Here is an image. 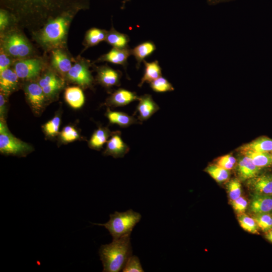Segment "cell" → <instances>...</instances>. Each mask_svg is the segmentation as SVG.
Returning <instances> with one entry per match:
<instances>
[{"label": "cell", "instance_id": "obj_10", "mask_svg": "<svg viewBox=\"0 0 272 272\" xmlns=\"http://www.w3.org/2000/svg\"><path fill=\"white\" fill-rule=\"evenodd\" d=\"M139 103L135 113L138 112V120L141 122L149 119L160 109L150 94H145L138 98Z\"/></svg>", "mask_w": 272, "mask_h": 272}, {"label": "cell", "instance_id": "obj_34", "mask_svg": "<svg viewBox=\"0 0 272 272\" xmlns=\"http://www.w3.org/2000/svg\"><path fill=\"white\" fill-rule=\"evenodd\" d=\"M59 137L63 142L67 143L78 140L80 138V135L75 127L67 125L60 132Z\"/></svg>", "mask_w": 272, "mask_h": 272}, {"label": "cell", "instance_id": "obj_14", "mask_svg": "<svg viewBox=\"0 0 272 272\" xmlns=\"http://www.w3.org/2000/svg\"><path fill=\"white\" fill-rule=\"evenodd\" d=\"M131 55V49L113 48L108 52L101 56L99 61H107L113 64L121 65L126 71L127 59Z\"/></svg>", "mask_w": 272, "mask_h": 272}, {"label": "cell", "instance_id": "obj_27", "mask_svg": "<svg viewBox=\"0 0 272 272\" xmlns=\"http://www.w3.org/2000/svg\"><path fill=\"white\" fill-rule=\"evenodd\" d=\"M52 63L54 67L61 74L67 73L72 66L69 58L59 49L52 51Z\"/></svg>", "mask_w": 272, "mask_h": 272}, {"label": "cell", "instance_id": "obj_2", "mask_svg": "<svg viewBox=\"0 0 272 272\" xmlns=\"http://www.w3.org/2000/svg\"><path fill=\"white\" fill-rule=\"evenodd\" d=\"M130 235L113 239L109 244L102 245L99 254L103 264V272L121 271L132 255Z\"/></svg>", "mask_w": 272, "mask_h": 272}, {"label": "cell", "instance_id": "obj_12", "mask_svg": "<svg viewBox=\"0 0 272 272\" xmlns=\"http://www.w3.org/2000/svg\"><path fill=\"white\" fill-rule=\"evenodd\" d=\"M121 73L108 66H102L97 70V79L103 86L110 88L120 85Z\"/></svg>", "mask_w": 272, "mask_h": 272}, {"label": "cell", "instance_id": "obj_39", "mask_svg": "<svg viewBox=\"0 0 272 272\" xmlns=\"http://www.w3.org/2000/svg\"><path fill=\"white\" fill-rule=\"evenodd\" d=\"M63 83H58L42 88L45 96L51 97L54 95L62 87Z\"/></svg>", "mask_w": 272, "mask_h": 272}, {"label": "cell", "instance_id": "obj_41", "mask_svg": "<svg viewBox=\"0 0 272 272\" xmlns=\"http://www.w3.org/2000/svg\"><path fill=\"white\" fill-rule=\"evenodd\" d=\"M9 23V16L7 12L2 9L0 12V29L3 30Z\"/></svg>", "mask_w": 272, "mask_h": 272}, {"label": "cell", "instance_id": "obj_1", "mask_svg": "<svg viewBox=\"0 0 272 272\" xmlns=\"http://www.w3.org/2000/svg\"><path fill=\"white\" fill-rule=\"evenodd\" d=\"M1 5L18 24L35 31L58 17H72L89 0H1Z\"/></svg>", "mask_w": 272, "mask_h": 272}, {"label": "cell", "instance_id": "obj_15", "mask_svg": "<svg viewBox=\"0 0 272 272\" xmlns=\"http://www.w3.org/2000/svg\"><path fill=\"white\" fill-rule=\"evenodd\" d=\"M238 163L237 171L239 177L242 180L251 179L257 176L260 168L256 166L252 160L243 155Z\"/></svg>", "mask_w": 272, "mask_h": 272}, {"label": "cell", "instance_id": "obj_43", "mask_svg": "<svg viewBox=\"0 0 272 272\" xmlns=\"http://www.w3.org/2000/svg\"><path fill=\"white\" fill-rule=\"evenodd\" d=\"M6 112V104L5 98L2 92L0 94V115L1 119H3V117Z\"/></svg>", "mask_w": 272, "mask_h": 272}, {"label": "cell", "instance_id": "obj_47", "mask_svg": "<svg viewBox=\"0 0 272 272\" xmlns=\"http://www.w3.org/2000/svg\"><path fill=\"white\" fill-rule=\"evenodd\" d=\"M271 155H272V154H271Z\"/></svg>", "mask_w": 272, "mask_h": 272}, {"label": "cell", "instance_id": "obj_42", "mask_svg": "<svg viewBox=\"0 0 272 272\" xmlns=\"http://www.w3.org/2000/svg\"><path fill=\"white\" fill-rule=\"evenodd\" d=\"M217 165L228 170L232 169L234 165L231 163L225 156L221 157L218 160Z\"/></svg>", "mask_w": 272, "mask_h": 272}, {"label": "cell", "instance_id": "obj_23", "mask_svg": "<svg viewBox=\"0 0 272 272\" xmlns=\"http://www.w3.org/2000/svg\"><path fill=\"white\" fill-rule=\"evenodd\" d=\"M112 133L108 128L99 126L94 131L89 141L90 148L97 150H100L103 145L107 142Z\"/></svg>", "mask_w": 272, "mask_h": 272}, {"label": "cell", "instance_id": "obj_45", "mask_svg": "<svg viewBox=\"0 0 272 272\" xmlns=\"http://www.w3.org/2000/svg\"><path fill=\"white\" fill-rule=\"evenodd\" d=\"M265 238L270 242L272 243V229L267 232L265 235Z\"/></svg>", "mask_w": 272, "mask_h": 272}, {"label": "cell", "instance_id": "obj_24", "mask_svg": "<svg viewBox=\"0 0 272 272\" xmlns=\"http://www.w3.org/2000/svg\"><path fill=\"white\" fill-rule=\"evenodd\" d=\"M64 98L67 104L75 109L81 108L85 102V97L82 90L77 87L66 88Z\"/></svg>", "mask_w": 272, "mask_h": 272}, {"label": "cell", "instance_id": "obj_44", "mask_svg": "<svg viewBox=\"0 0 272 272\" xmlns=\"http://www.w3.org/2000/svg\"><path fill=\"white\" fill-rule=\"evenodd\" d=\"M235 0H207L208 4L210 6H214L219 4L230 2Z\"/></svg>", "mask_w": 272, "mask_h": 272}, {"label": "cell", "instance_id": "obj_46", "mask_svg": "<svg viewBox=\"0 0 272 272\" xmlns=\"http://www.w3.org/2000/svg\"><path fill=\"white\" fill-rule=\"evenodd\" d=\"M129 1V0H124V1H123V4L124 5V4H125L126 2H127Z\"/></svg>", "mask_w": 272, "mask_h": 272}, {"label": "cell", "instance_id": "obj_4", "mask_svg": "<svg viewBox=\"0 0 272 272\" xmlns=\"http://www.w3.org/2000/svg\"><path fill=\"white\" fill-rule=\"evenodd\" d=\"M72 17H60L47 23L38 34L39 41L47 46H54L64 39Z\"/></svg>", "mask_w": 272, "mask_h": 272}, {"label": "cell", "instance_id": "obj_5", "mask_svg": "<svg viewBox=\"0 0 272 272\" xmlns=\"http://www.w3.org/2000/svg\"><path fill=\"white\" fill-rule=\"evenodd\" d=\"M29 144L14 136L4 119L0 122V151L7 155L24 156L32 150Z\"/></svg>", "mask_w": 272, "mask_h": 272}, {"label": "cell", "instance_id": "obj_35", "mask_svg": "<svg viewBox=\"0 0 272 272\" xmlns=\"http://www.w3.org/2000/svg\"><path fill=\"white\" fill-rule=\"evenodd\" d=\"M123 272H143L139 258L135 255H131L127 260L122 270Z\"/></svg>", "mask_w": 272, "mask_h": 272}, {"label": "cell", "instance_id": "obj_18", "mask_svg": "<svg viewBox=\"0 0 272 272\" xmlns=\"http://www.w3.org/2000/svg\"><path fill=\"white\" fill-rule=\"evenodd\" d=\"M251 211L255 214L272 212V195L255 194L250 203Z\"/></svg>", "mask_w": 272, "mask_h": 272}, {"label": "cell", "instance_id": "obj_37", "mask_svg": "<svg viewBox=\"0 0 272 272\" xmlns=\"http://www.w3.org/2000/svg\"><path fill=\"white\" fill-rule=\"evenodd\" d=\"M62 83V81L51 72L45 74L39 80V85L43 88L47 86Z\"/></svg>", "mask_w": 272, "mask_h": 272}, {"label": "cell", "instance_id": "obj_26", "mask_svg": "<svg viewBox=\"0 0 272 272\" xmlns=\"http://www.w3.org/2000/svg\"><path fill=\"white\" fill-rule=\"evenodd\" d=\"M105 40L114 48H125L128 47L130 39L127 35L118 32L112 27L107 32Z\"/></svg>", "mask_w": 272, "mask_h": 272}, {"label": "cell", "instance_id": "obj_28", "mask_svg": "<svg viewBox=\"0 0 272 272\" xmlns=\"http://www.w3.org/2000/svg\"><path fill=\"white\" fill-rule=\"evenodd\" d=\"M107 32L98 28H92L86 34V41L88 46H93L105 40Z\"/></svg>", "mask_w": 272, "mask_h": 272}, {"label": "cell", "instance_id": "obj_13", "mask_svg": "<svg viewBox=\"0 0 272 272\" xmlns=\"http://www.w3.org/2000/svg\"><path fill=\"white\" fill-rule=\"evenodd\" d=\"M138 98L139 97L135 92L119 88L108 98L106 104L113 107H122L138 100Z\"/></svg>", "mask_w": 272, "mask_h": 272}, {"label": "cell", "instance_id": "obj_33", "mask_svg": "<svg viewBox=\"0 0 272 272\" xmlns=\"http://www.w3.org/2000/svg\"><path fill=\"white\" fill-rule=\"evenodd\" d=\"M254 219L263 231L267 232L272 229V216L269 214H255Z\"/></svg>", "mask_w": 272, "mask_h": 272}, {"label": "cell", "instance_id": "obj_29", "mask_svg": "<svg viewBox=\"0 0 272 272\" xmlns=\"http://www.w3.org/2000/svg\"><path fill=\"white\" fill-rule=\"evenodd\" d=\"M206 171L216 181L222 182L227 180L229 177L230 173L227 170L218 165H211L206 169Z\"/></svg>", "mask_w": 272, "mask_h": 272}, {"label": "cell", "instance_id": "obj_36", "mask_svg": "<svg viewBox=\"0 0 272 272\" xmlns=\"http://www.w3.org/2000/svg\"><path fill=\"white\" fill-rule=\"evenodd\" d=\"M227 190L230 199L233 201L241 196V187L237 179H232L227 184Z\"/></svg>", "mask_w": 272, "mask_h": 272}, {"label": "cell", "instance_id": "obj_16", "mask_svg": "<svg viewBox=\"0 0 272 272\" xmlns=\"http://www.w3.org/2000/svg\"><path fill=\"white\" fill-rule=\"evenodd\" d=\"M105 116L111 124H117L122 128L129 127L132 124L142 123L133 116L121 111H113L109 108L107 109Z\"/></svg>", "mask_w": 272, "mask_h": 272}, {"label": "cell", "instance_id": "obj_31", "mask_svg": "<svg viewBox=\"0 0 272 272\" xmlns=\"http://www.w3.org/2000/svg\"><path fill=\"white\" fill-rule=\"evenodd\" d=\"M238 220L240 226L245 231L253 234L258 233V227L254 218L241 214Z\"/></svg>", "mask_w": 272, "mask_h": 272}, {"label": "cell", "instance_id": "obj_40", "mask_svg": "<svg viewBox=\"0 0 272 272\" xmlns=\"http://www.w3.org/2000/svg\"><path fill=\"white\" fill-rule=\"evenodd\" d=\"M11 60L3 51H1L0 54V73L9 69Z\"/></svg>", "mask_w": 272, "mask_h": 272}, {"label": "cell", "instance_id": "obj_7", "mask_svg": "<svg viewBox=\"0 0 272 272\" xmlns=\"http://www.w3.org/2000/svg\"><path fill=\"white\" fill-rule=\"evenodd\" d=\"M42 67L41 62L37 59H29L17 61L14 65V71L21 79H29L35 78Z\"/></svg>", "mask_w": 272, "mask_h": 272}, {"label": "cell", "instance_id": "obj_6", "mask_svg": "<svg viewBox=\"0 0 272 272\" xmlns=\"http://www.w3.org/2000/svg\"><path fill=\"white\" fill-rule=\"evenodd\" d=\"M3 46L6 52L15 57H25L31 52L29 43L22 36L16 33L7 36L3 41Z\"/></svg>", "mask_w": 272, "mask_h": 272}, {"label": "cell", "instance_id": "obj_30", "mask_svg": "<svg viewBox=\"0 0 272 272\" xmlns=\"http://www.w3.org/2000/svg\"><path fill=\"white\" fill-rule=\"evenodd\" d=\"M150 86L153 91L157 93H164L174 90L172 85L162 76L151 82Z\"/></svg>", "mask_w": 272, "mask_h": 272}, {"label": "cell", "instance_id": "obj_17", "mask_svg": "<svg viewBox=\"0 0 272 272\" xmlns=\"http://www.w3.org/2000/svg\"><path fill=\"white\" fill-rule=\"evenodd\" d=\"M17 75L15 71L8 69L0 73L1 91L5 95H9L17 87L18 83Z\"/></svg>", "mask_w": 272, "mask_h": 272}, {"label": "cell", "instance_id": "obj_8", "mask_svg": "<svg viewBox=\"0 0 272 272\" xmlns=\"http://www.w3.org/2000/svg\"><path fill=\"white\" fill-rule=\"evenodd\" d=\"M106 143L104 155L111 156L114 158L123 157L130 150L129 146L122 140L120 131L113 132L111 138Z\"/></svg>", "mask_w": 272, "mask_h": 272}, {"label": "cell", "instance_id": "obj_9", "mask_svg": "<svg viewBox=\"0 0 272 272\" xmlns=\"http://www.w3.org/2000/svg\"><path fill=\"white\" fill-rule=\"evenodd\" d=\"M67 77L71 81L85 87L91 86L93 82V78L85 63L79 62L72 66Z\"/></svg>", "mask_w": 272, "mask_h": 272}, {"label": "cell", "instance_id": "obj_38", "mask_svg": "<svg viewBox=\"0 0 272 272\" xmlns=\"http://www.w3.org/2000/svg\"><path fill=\"white\" fill-rule=\"evenodd\" d=\"M232 205L236 212L242 214L246 210L248 202L246 199L240 196L237 199L232 201Z\"/></svg>", "mask_w": 272, "mask_h": 272}, {"label": "cell", "instance_id": "obj_25", "mask_svg": "<svg viewBox=\"0 0 272 272\" xmlns=\"http://www.w3.org/2000/svg\"><path fill=\"white\" fill-rule=\"evenodd\" d=\"M242 155L250 158L253 163L261 168L272 164V155L269 153H263L252 150L240 151Z\"/></svg>", "mask_w": 272, "mask_h": 272}, {"label": "cell", "instance_id": "obj_22", "mask_svg": "<svg viewBox=\"0 0 272 272\" xmlns=\"http://www.w3.org/2000/svg\"><path fill=\"white\" fill-rule=\"evenodd\" d=\"M240 151L252 150L263 153H272V139L262 137L244 144L238 149Z\"/></svg>", "mask_w": 272, "mask_h": 272}, {"label": "cell", "instance_id": "obj_21", "mask_svg": "<svg viewBox=\"0 0 272 272\" xmlns=\"http://www.w3.org/2000/svg\"><path fill=\"white\" fill-rule=\"evenodd\" d=\"M145 71L138 86L141 87L145 83H150L162 76V69L157 60L147 62L144 60Z\"/></svg>", "mask_w": 272, "mask_h": 272}, {"label": "cell", "instance_id": "obj_32", "mask_svg": "<svg viewBox=\"0 0 272 272\" xmlns=\"http://www.w3.org/2000/svg\"><path fill=\"white\" fill-rule=\"evenodd\" d=\"M60 123V118L58 115H57L45 123L42 128L47 135L54 137L58 133Z\"/></svg>", "mask_w": 272, "mask_h": 272}, {"label": "cell", "instance_id": "obj_19", "mask_svg": "<svg viewBox=\"0 0 272 272\" xmlns=\"http://www.w3.org/2000/svg\"><path fill=\"white\" fill-rule=\"evenodd\" d=\"M156 49L155 44L151 41L143 42L131 49V55L134 56L137 61V67L139 69L145 59L151 55Z\"/></svg>", "mask_w": 272, "mask_h": 272}, {"label": "cell", "instance_id": "obj_3", "mask_svg": "<svg viewBox=\"0 0 272 272\" xmlns=\"http://www.w3.org/2000/svg\"><path fill=\"white\" fill-rule=\"evenodd\" d=\"M109 220L104 224H94L104 227L113 239L130 235L133 228L142 218L141 215L129 209L124 212H115L109 215Z\"/></svg>", "mask_w": 272, "mask_h": 272}, {"label": "cell", "instance_id": "obj_20", "mask_svg": "<svg viewBox=\"0 0 272 272\" xmlns=\"http://www.w3.org/2000/svg\"><path fill=\"white\" fill-rule=\"evenodd\" d=\"M250 185L257 193L272 195V176L262 175L251 179Z\"/></svg>", "mask_w": 272, "mask_h": 272}, {"label": "cell", "instance_id": "obj_11", "mask_svg": "<svg viewBox=\"0 0 272 272\" xmlns=\"http://www.w3.org/2000/svg\"><path fill=\"white\" fill-rule=\"evenodd\" d=\"M25 93L27 100L33 110L39 113L43 108L45 95L39 84L31 83L25 87Z\"/></svg>", "mask_w": 272, "mask_h": 272}]
</instances>
